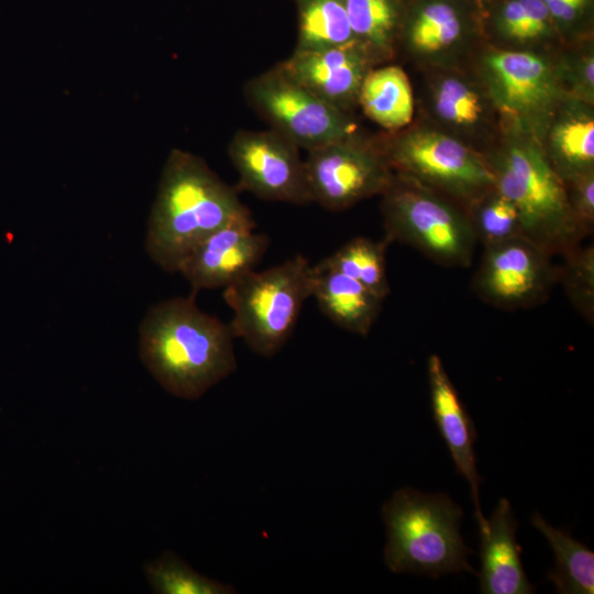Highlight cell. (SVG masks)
I'll return each mask as SVG.
<instances>
[{
	"mask_svg": "<svg viewBox=\"0 0 594 594\" xmlns=\"http://www.w3.org/2000/svg\"><path fill=\"white\" fill-rule=\"evenodd\" d=\"M553 24L542 0H507L496 16L498 33L515 44H529L546 38Z\"/></svg>",
	"mask_w": 594,
	"mask_h": 594,
	"instance_id": "83f0119b",
	"label": "cell"
},
{
	"mask_svg": "<svg viewBox=\"0 0 594 594\" xmlns=\"http://www.w3.org/2000/svg\"><path fill=\"white\" fill-rule=\"evenodd\" d=\"M544 2L546 6H549L558 0H542Z\"/></svg>",
	"mask_w": 594,
	"mask_h": 594,
	"instance_id": "1f68e13d",
	"label": "cell"
},
{
	"mask_svg": "<svg viewBox=\"0 0 594 594\" xmlns=\"http://www.w3.org/2000/svg\"><path fill=\"white\" fill-rule=\"evenodd\" d=\"M297 82L326 102L350 113L361 85L376 65L356 41L315 51H294L278 64Z\"/></svg>",
	"mask_w": 594,
	"mask_h": 594,
	"instance_id": "5bb4252c",
	"label": "cell"
},
{
	"mask_svg": "<svg viewBox=\"0 0 594 594\" xmlns=\"http://www.w3.org/2000/svg\"><path fill=\"white\" fill-rule=\"evenodd\" d=\"M358 105L382 128L391 131L403 129L414 116V95L408 76L396 65L374 66L361 85Z\"/></svg>",
	"mask_w": 594,
	"mask_h": 594,
	"instance_id": "ffe728a7",
	"label": "cell"
},
{
	"mask_svg": "<svg viewBox=\"0 0 594 594\" xmlns=\"http://www.w3.org/2000/svg\"><path fill=\"white\" fill-rule=\"evenodd\" d=\"M250 107L270 129L307 151L355 134L349 112L326 102L277 64L244 86Z\"/></svg>",
	"mask_w": 594,
	"mask_h": 594,
	"instance_id": "9c48e42d",
	"label": "cell"
},
{
	"mask_svg": "<svg viewBox=\"0 0 594 594\" xmlns=\"http://www.w3.org/2000/svg\"><path fill=\"white\" fill-rule=\"evenodd\" d=\"M389 243L385 238L375 242L358 237L318 264L354 278L384 300L391 292L386 273V249Z\"/></svg>",
	"mask_w": 594,
	"mask_h": 594,
	"instance_id": "cb8c5ba5",
	"label": "cell"
},
{
	"mask_svg": "<svg viewBox=\"0 0 594 594\" xmlns=\"http://www.w3.org/2000/svg\"><path fill=\"white\" fill-rule=\"evenodd\" d=\"M433 109L448 125L474 128L484 117V99L475 86L460 76H446L433 88Z\"/></svg>",
	"mask_w": 594,
	"mask_h": 594,
	"instance_id": "484cf974",
	"label": "cell"
},
{
	"mask_svg": "<svg viewBox=\"0 0 594 594\" xmlns=\"http://www.w3.org/2000/svg\"><path fill=\"white\" fill-rule=\"evenodd\" d=\"M382 150L395 174L446 195L465 211L495 187L486 156L441 131L413 129L391 139Z\"/></svg>",
	"mask_w": 594,
	"mask_h": 594,
	"instance_id": "52a82bcc",
	"label": "cell"
},
{
	"mask_svg": "<svg viewBox=\"0 0 594 594\" xmlns=\"http://www.w3.org/2000/svg\"><path fill=\"white\" fill-rule=\"evenodd\" d=\"M385 239L410 245L437 264L469 267L476 238L463 207L446 195L395 174L382 194Z\"/></svg>",
	"mask_w": 594,
	"mask_h": 594,
	"instance_id": "8992f818",
	"label": "cell"
},
{
	"mask_svg": "<svg viewBox=\"0 0 594 594\" xmlns=\"http://www.w3.org/2000/svg\"><path fill=\"white\" fill-rule=\"evenodd\" d=\"M382 517L384 562L392 572L433 579L462 571L479 574L469 564L472 551L460 534L462 509L447 494L399 488L383 505Z\"/></svg>",
	"mask_w": 594,
	"mask_h": 594,
	"instance_id": "3957f363",
	"label": "cell"
},
{
	"mask_svg": "<svg viewBox=\"0 0 594 594\" xmlns=\"http://www.w3.org/2000/svg\"><path fill=\"white\" fill-rule=\"evenodd\" d=\"M311 297L334 324L362 337L371 331L383 302L360 282L319 264L314 266Z\"/></svg>",
	"mask_w": 594,
	"mask_h": 594,
	"instance_id": "ac0fdd59",
	"label": "cell"
},
{
	"mask_svg": "<svg viewBox=\"0 0 594 594\" xmlns=\"http://www.w3.org/2000/svg\"><path fill=\"white\" fill-rule=\"evenodd\" d=\"M270 246L266 234L255 232L246 208L202 240L182 262L180 273L193 293L224 288L253 271Z\"/></svg>",
	"mask_w": 594,
	"mask_h": 594,
	"instance_id": "4fadbf2b",
	"label": "cell"
},
{
	"mask_svg": "<svg viewBox=\"0 0 594 594\" xmlns=\"http://www.w3.org/2000/svg\"><path fill=\"white\" fill-rule=\"evenodd\" d=\"M564 262L558 266V282H561L572 306L591 324L594 322V246L571 249L563 255Z\"/></svg>",
	"mask_w": 594,
	"mask_h": 594,
	"instance_id": "f1b7e54d",
	"label": "cell"
},
{
	"mask_svg": "<svg viewBox=\"0 0 594 594\" xmlns=\"http://www.w3.org/2000/svg\"><path fill=\"white\" fill-rule=\"evenodd\" d=\"M305 170L311 202L331 211L382 195L395 176L382 146L356 134L309 150Z\"/></svg>",
	"mask_w": 594,
	"mask_h": 594,
	"instance_id": "30bf717a",
	"label": "cell"
},
{
	"mask_svg": "<svg viewBox=\"0 0 594 594\" xmlns=\"http://www.w3.org/2000/svg\"><path fill=\"white\" fill-rule=\"evenodd\" d=\"M592 103L571 99L556 111L540 141L561 179L566 183L594 172V116Z\"/></svg>",
	"mask_w": 594,
	"mask_h": 594,
	"instance_id": "e0dca14e",
	"label": "cell"
},
{
	"mask_svg": "<svg viewBox=\"0 0 594 594\" xmlns=\"http://www.w3.org/2000/svg\"><path fill=\"white\" fill-rule=\"evenodd\" d=\"M427 369L436 426L447 444L458 473L470 484L475 505V519L479 529H483L486 526V518L482 515L479 498L481 477L476 470L474 443L477 436L473 420L447 374L441 358L431 354Z\"/></svg>",
	"mask_w": 594,
	"mask_h": 594,
	"instance_id": "9a60e30c",
	"label": "cell"
},
{
	"mask_svg": "<svg viewBox=\"0 0 594 594\" xmlns=\"http://www.w3.org/2000/svg\"><path fill=\"white\" fill-rule=\"evenodd\" d=\"M518 522L506 498L499 499L486 526L480 529V592L484 594H530L535 592L520 559L516 540Z\"/></svg>",
	"mask_w": 594,
	"mask_h": 594,
	"instance_id": "2e32d148",
	"label": "cell"
},
{
	"mask_svg": "<svg viewBox=\"0 0 594 594\" xmlns=\"http://www.w3.org/2000/svg\"><path fill=\"white\" fill-rule=\"evenodd\" d=\"M481 69L492 102L516 133L540 141L564 101L556 66L531 51L496 50L483 56Z\"/></svg>",
	"mask_w": 594,
	"mask_h": 594,
	"instance_id": "ba28073f",
	"label": "cell"
},
{
	"mask_svg": "<svg viewBox=\"0 0 594 594\" xmlns=\"http://www.w3.org/2000/svg\"><path fill=\"white\" fill-rule=\"evenodd\" d=\"M298 38L295 51L340 46L354 40L345 0H297Z\"/></svg>",
	"mask_w": 594,
	"mask_h": 594,
	"instance_id": "603a6c76",
	"label": "cell"
},
{
	"mask_svg": "<svg viewBox=\"0 0 594 594\" xmlns=\"http://www.w3.org/2000/svg\"><path fill=\"white\" fill-rule=\"evenodd\" d=\"M312 283L314 265L297 254L262 272L250 271L224 287L233 337L261 356H274L290 338Z\"/></svg>",
	"mask_w": 594,
	"mask_h": 594,
	"instance_id": "5b68a950",
	"label": "cell"
},
{
	"mask_svg": "<svg viewBox=\"0 0 594 594\" xmlns=\"http://www.w3.org/2000/svg\"><path fill=\"white\" fill-rule=\"evenodd\" d=\"M145 578L157 594H233L232 585L207 578L174 552L166 551L147 562Z\"/></svg>",
	"mask_w": 594,
	"mask_h": 594,
	"instance_id": "d4e9b609",
	"label": "cell"
},
{
	"mask_svg": "<svg viewBox=\"0 0 594 594\" xmlns=\"http://www.w3.org/2000/svg\"><path fill=\"white\" fill-rule=\"evenodd\" d=\"M466 213L476 241L483 246L522 235L516 207L495 187L475 200Z\"/></svg>",
	"mask_w": 594,
	"mask_h": 594,
	"instance_id": "4316f807",
	"label": "cell"
},
{
	"mask_svg": "<svg viewBox=\"0 0 594 594\" xmlns=\"http://www.w3.org/2000/svg\"><path fill=\"white\" fill-rule=\"evenodd\" d=\"M246 207L199 156L168 154L147 222L145 250L163 271L178 273L184 258Z\"/></svg>",
	"mask_w": 594,
	"mask_h": 594,
	"instance_id": "7a4b0ae2",
	"label": "cell"
},
{
	"mask_svg": "<svg viewBox=\"0 0 594 594\" xmlns=\"http://www.w3.org/2000/svg\"><path fill=\"white\" fill-rule=\"evenodd\" d=\"M354 40L376 62L385 61L394 50L400 21L398 0H345Z\"/></svg>",
	"mask_w": 594,
	"mask_h": 594,
	"instance_id": "7402d4cb",
	"label": "cell"
},
{
	"mask_svg": "<svg viewBox=\"0 0 594 594\" xmlns=\"http://www.w3.org/2000/svg\"><path fill=\"white\" fill-rule=\"evenodd\" d=\"M564 184L572 216L585 238L594 229V172Z\"/></svg>",
	"mask_w": 594,
	"mask_h": 594,
	"instance_id": "4dcf8cb0",
	"label": "cell"
},
{
	"mask_svg": "<svg viewBox=\"0 0 594 594\" xmlns=\"http://www.w3.org/2000/svg\"><path fill=\"white\" fill-rule=\"evenodd\" d=\"M195 295L152 306L139 329L142 363L170 395L198 399L237 370L230 326L196 305Z\"/></svg>",
	"mask_w": 594,
	"mask_h": 594,
	"instance_id": "6da1fadb",
	"label": "cell"
},
{
	"mask_svg": "<svg viewBox=\"0 0 594 594\" xmlns=\"http://www.w3.org/2000/svg\"><path fill=\"white\" fill-rule=\"evenodd\" d=\"M531 524L548 540L556 557L554 569L547 580L561 594L594 593V553L585 544L575 540L569 531L550 526L539 513L531 517Z\"/></svg>",
	"mask_w": 594,
	"mask_h": 594,
	"instance_id": "44dd1931",
	"label": "cell"
},
{
	"mask_svg": "<svg viewBox=\"0 0 594 594\" xmlns=\"http://www.w3.org/2000/svg\"><path fill=\"white\" fill-rule=\"evenodd\" d=\"M551 257L524 235L486 245L472 288L483 301L501 309L538 306L558 282Z\"/></svg>",
	"mask_w": 594,
	"mask_h": 594,
	"instance_id": "8fae6325",
	"label": "cell"
},
{
	"mask_svg": "<svg viewBox=\"0 0 594 594\" xmlns=\"http://www.w3.org/2000/svg\"><path fill=\"white\" fill-rule=\"evenodd\" d=\"M495 188L516 207L521 233L552 256L581 244L584 235L572 216L564 182L539 140L519 134L486 157Z\"/></svg>",
	"mask_w": 594,
	"mask_h": 594,
	"instance_id": "277c9868",
	"label": "cell"
},
{
	"mask_svg": "<svg viewBox=\"0 0 594 594\" xmlns=\"http://www.w3.org/2000/svg\"><path fill=\"white\" fill-rule=\"evenodd\" d=\"M239 187L260 199L298 206L311 202L299 147L279 133L239 130L228 145Z\"/></svg>",
	"mask_w": 594,
	"mask_h": 594,
	"instance_id": "7c38bea8",
	"label": "cell"
},
{
	"mask_svg": "<svg viewBox=\"0 0 594 594\" xmlns=\"http://www.w3.org/2000/svg\"><path fill=\"white\" fill-rule=\"evenodd\" d=\"M563 86L571 88L573 98L593 103L594 97V56L592 50L570 55L556 66ZM565 90V89H564Z\"/></svg>",
	"mask_w": 594,
	"mask_h": 594,
	"instance_id": "f546056e",
	"label": "cell"
},
{
	"mask_svg": "<svg viewBox=\"0 0 594 594\" xmlns=\"http://www.w3.org/2000/svg\"><path fill=\"white\" fill-rule=\"evenodd\" d=\"M465 33V21L458 6L450 0H427L408 18L404 40L411 54L431 59L454 52Z\"/></svg>",
	"mask_w": 594,
	"mask_h": 594,
	"instance_id": "d6986e66",
	"label": "cell"
}]
</instances>
